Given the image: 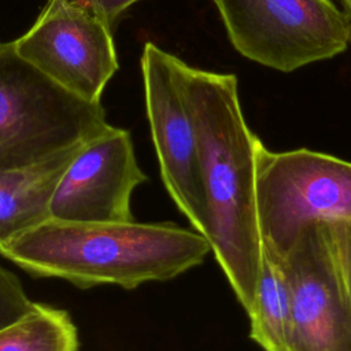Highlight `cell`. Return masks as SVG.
Here are the masks:
<instances>
[{"label":"cell","mask_w":351,"mask_h":351,"mask_svg":"<svg viewBox=\"0 0 351 351\" xmlns=\"http://www.w3.org/2000/svg\"><path fill=\"white\" fill-rule=\"evenodd\" d=\"M174 71L197 141L207 207L204 236L247 313L263 256L255 204L261 138L245 122L234 74L196 69L177 56Z\"/></svg>","instance_id":"obj_1"},{"label":"cell","mask_w":351,"mask_h":351,"mask_svg":"<svg viewBox=\"0 0 351 351\" xmlns=\"http://www.w3.org/2000/svg\"><path fill=\"white\" fill-rule=\"evenodd\" d=\"M211 252L206 236L176 223L48 219L0 247V255L36 277L78 288L115 284L134 289L199 266Z\"/></svg>","instance_id":"obj_2"},{"label":"cell","mask_w":351,"mask_h":351,"mask_svg":"<svg viewBox=\"0 0 351 351\" xmlns=\"http://www.w3.org/2000/svg\"><path fill=\"white\" fill-rule=\"evenodd\" d=\"M106 111L43 74L0 43V171L27 167L108 130Z\"/></svg>","instance_id":"obj_3"},{"label":"cell","mask_w":351,"mask_h":351,"mask_svg":"<svg viewBox=\"0 0 351 351\" xmlns=\"http://www.w3.org/2000/svg\"><path fill=\"white\" fill-rule=\"evenodd\" d=\"M255 204L263 251L281 262L304 229L351 217V162L307 148L270 151L259 141Z\"/></svg>","instance_id":"obj_4"},{"label":"cell","mask_w":351,"mask_h":351,"mask_svg":"<svg viewBox=\"0 0 351 351\" xmlns=\"http://www.w3.org/2000/svg\"><path fill=\"white\" fill-rule=\"evenodd\" d=\"M244 58L289 73L348 47V25L330 0H213Z\"/></svg>","instance_id":"obj_5"},{"label":"cell","mask_w":351,"mask_h":351,"mask_svg":"<svg viewBox=\"0 0 351 351\" xmlns=\"http://www.w3.org/2000/svg\"><path fill=\"white\" fill-rule=\"evenodd\" d=\"M14 45L53 82L93 103L118 70L111 26L70 0H48Z\"/></svg>","instance_id":"obj_6"},{"label":"cell","mask_w":351,"mask_h":351,"mask_svg":"<svg viewBox=\"0 0 351 351\" xmlns=\"http://www.w3.org/2000/svg\"><path fill=\"white\" fill-rule=\"evenodd\" d=\"M141 73L147 117L165 186L193 229L204 236L207 207L200 158L174 71V55L154 43H145Z\"/></svg>","instance_id":"obj_7"},{"label":"cell","mask_w":351,"mask_h":351,"mask_svg":"<svg viewBox=\"0 0 351 351\" xmlns=\"http://www.w3.org/2000/svg\"><path fill=\"white\" fill-rule=\"evenodd\" d=\"M145 181L130 133L111 126L75 154L52 196L51 218L67 222L133 221L130 196Z\"/></svg>","instance_id":"obj_8"},{"label":"cell","mask_w":351,"mask_h":351,"mask_svg":"<svg viewBox=\"0 0 351 351\" xmlns=\"http://www.w3.org/2000/svg\"><path fill=\"white\" fill-rule=\"evenodd\" d=\"M281 265L292 298V351H351V299L318 225L300 233Z\"/></svg>","instance_id":"obj_9"},{"label":"cell","mask_w":351,"mask_h":351,"mask_svg":"<svg viewBox=\"0 0 351 351\" xmlns=\"http://www.w3.org/2000/svg\"><path fill=\"white\" fill-rule=\"evenodd\" d=\"M82 145L27 167L0 171V247L51 219L55 189Z\"/></svg>","instance_id":"obj_10"},{"label":"cell","mask_w":351,"mask_h":351,"mask_svg":"<svg viewBox=\"0 0 351 351\" xmlns=\"http://www.w3.org/2000/svg\"><path fill=\"white\" fill-rule=\"evenodd\" d=\"M250 337L263 351H292V298L281 262L263 251L250 310Z\"/></svg>","instance_id":"obj_11"},{"label":"cell","mask_w":351,"mask_h":351,"mask_svg":"<svg viewBox=\"0 0 351 351\" xmlns=\"http://www.w3.org/2000/svg\"><path fill=\"white\" fill-rule=\"evenodd\" d=\"M78 332L67 311L34 302L15 324L0 329V351H77Z\"/></svg>","instance_id":"obj_12"},{"label":"cell","mask_w":351,"mask_h":351,"mask_svg":"<svg viewBox=\"0 0 351 351\" xmlns=\"http://www.w3.org/2000/svg\"><path fill=\"white\" fill-rule=\"evenodd\" d=\"M341 284L351 299V217L318 223Z\"/></svg>","instance_id":"obj_13"},{"label":"cell","mask_w":351,"mask_h":351,"mask_svg":"<svg viewBox=\"0 0 351 351\" xmlns=\"http://www.w3.org/2000/svg\"><path fill=\"white\" fill-rule=\"evenodd\" d=\"M33 304L19 278L0 266V329L23 318Z\"/></svg>","instance_id":"obj_14"},{"label":"cell","mask_w":351,"mask_h":351,"mask_svg":"<svg viewBox=\"0 0 351 351\" xmlns=\"http://www.w3.org/2000/svg\"><path fill=\"white\" fill-rule=\"evenodd\" d=\"M80 7L95 14L108 26L117 21V18L138 0H70Z\"/></svg>","instance_id":"obj_15"},{"label":"cell","mask_w":351,"mask_h":351,"mask_svg":"<svg viewBox=\"0 0 351 351\" xmlns=\"http://www.w3.org/2000/svg\"><path fill=\"white\" fill-rule=\"evenodd\" d=\"M343 7H344V15L347 18V25H348V45H351V0H340Z\"/></svg>","instance_id":"obj_16"}]
</instances>
